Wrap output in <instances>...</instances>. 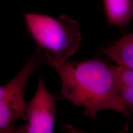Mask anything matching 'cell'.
<instances>
[{"label":"cell","mask_w":133,"mask_h":133,"mask_svg":"<svg viewBox=\"0 0 133 133\" xmlns=\"http://www.w3.org/2000/svg\"><path fill=\"white\" fill-rule=\"evenodd\" d=\"M103 52L118 65L133 69V31L103 49Z\"/></svg>","instance_id":"obj_6"},{"label":"cell","mask_w":133,"mask_h":133,"mask_svg":"<svg viewBox=\"0 0 133 133\" xmlns=\"http://www.w3.org/2000/svg\"><path fill=\"white\" fill-rule=\"evenodd\" d=\"M25 18L29 32L38 45L41 64L56 70L77 52L81 41L78 22L65 14L55 19L29 13Z\"/></svg>","instance_id":"obj_2"},{"label":"cell","mask_w":133,"mask_h":133,"mask_svg":"<svg viewBox=\"0 0 133 133\" xmlns=\"http://www.w3.org/2000/svg\"><path fill=\"white\" fill-rule=\"evenodd\" d=\"M62 97H56L46 87L44 79L38 80L35 94L27 104L26 123L16 129L15 132L51 133L54 132L56 103Z\"/></svg>","instance_id":"obj_4"},{"label":"cell","mask_w":133,"mask_h":133,"mask_svg":"<svg viewBox=\"0 0 133 133\" xmlns=\"http://www.w3.org/2000/svg\"><path fill=\"white\" fill-rule=\"evenodd\" d=\"M119 85L133 88V69L121 65H115Z\"/></svg>","instance_id":"obj_7"},{"label":"cell","mask_w":133,"mask_h":133,"mask_svg":"<svg viewBox=\"0 0 133 133\" xmlns=\"http://www.w3.org/2000/svg\"><path fill=\"white\" fill-rule=\"evenodd\" d=\"M108 22L112 25L124 28L133 17V0H103Z\"/></svg>","instance_id":"obj_5"},{"label":"cell","mask_w":133,"mask_h":133,"mask_svg":"<svg viewBox=\"0 0 133 133\" xmlns=\"http://www.w3.org/2000/svg\"><path fill=\"white\" fill-rule=\"evenodd\" d=\"M120 96L125 104L129 114L133 111V88L120 86Z\"/></svg>","instance_id":"obj_8"},{"label":"cell","mask_w":133,"mask_h":133,"mask_svg":"<svg viewBox=\"0 0 133 133\" xmlns=\"http://www.w3.org/2000/svg\"><path fill=\"white\" fill-rule=\"evenodd\" d=\"M39 65H41L40 54L36 48L19 72L0 86V133L15 132L16 121L19 118L25 121L27 104L25 99V88Z\"/></svg>","instance_id":"obj_3"},{"label":"cell","mask_w":133,"mask_h":133,"mask_svg":"<svg viewBox=\"0 0 133 133\" xmlns=\"http://www.w3.org/2000/svg\"><path fill=\"white\" fill-rule=\"evenodd\" d=\"M62 84V97L84 114L96 118L100 111L112 110L129 115L120 96L115 65L97 59L67 62L56 69Z\"/></svg>","instance_id":"obj_1"}]
</instances>
